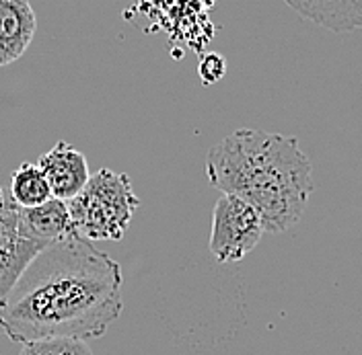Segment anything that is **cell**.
Segmentation results:
<instances>
[{
  "label": "cell",
  "instance_id": "1",
  "mask_svg": "<svg viewBox=\"0 0 362 355\" xmlns=\"http://www.w3.org/2000/svg\"><path fill=\"white\" fill-rule=\"evenodd\" d=\"M122 267L76 234L44 246L0 304V331L15 343L97 339L124 311Z\"/></svg>",
  "mask_w": 362,
  "mask_h": 355
},
{
  "label": "cell",
  "instance_id": "2",
  "mask_svg": "<svg viewBox=\"0 0 362 355\" xmlns=\"http://www.w3.org/2000/svg\"><path fill=\"white\" fill-rule=\"evenodd\" d=\"M206 177L223 193L251 203L264 232H286L313 193V164L293 136L241 128L206 156Z\"/></svg>",
  "mask_w": 362,
  "mask_h": 355
},
{
  "label": "cell",
  "instance_id": "3",
  "mask_svg": "<svg viewBox=\"0 0 362 355\" xmlns=\"http://www.w3.org/2000/svg\"><path fill=\"white\" fill-rule=\"evenodd\" d=\"M66 205L76 236L115 243L126 236L140 200L126 173L99 169Z\"/></svg>",
  "mask_w": 362,
  "mask_h": 355
},
{
  "label": "cell",
  "instance_id": "4",
  "mask_svg": "<svg viewBox=\"0 0 362 355\" xmlns=\"http://www.w3.org/2000/svg\"><path fill=\"white\" fill-rule=\"evenodd\" d=\"M264 234L262 218L257 210L245 200L223 193L212 214L210 253L218 263L243 261L259 244Z\"/></svg>",
  "mask_w": 362,
  "mask_h": 355
},
{
  "label": "cell",
  "instance_id": "5",
  "mask_svg": "<svg viewBox=\"0 0 362 355\" xmlns=\"http://www.w3.org/2000/svg\"><path fill=\"white\" fill-rule=\"evenodd\" d=\"M37 167L42 169L52 198L56 200L70 201L76 198L90 179L89 162L85 155L64 140H60L40 156Z\"/></svg>",
  "mask_w": 362,
  "mask_h": 355
},
{
  "label": "cell",
  "instance_id": "6",
  "mask_svg": "<svg viewBox=\"0 0 362 355\" xmlns=\"http://www.w3.org/2000/svg\"><path fill=\"white\" fill-rule=\"evenodd\" d=\"M37 19L27 0H0V66L17 62L33 42Z\"/></svg>",
  "mask_w": 362,
  "mask_h": 355
},
{
  "label": "cell",
  "instance_id": "7",
  "mask_svg": "<svg viewBox=\"0 0 362 355\" xmlns=\"http://www.w3.org/2000/svg\"><path fill=\"white\" fill-rule=\"evenodd\" d=\"M19 234L33 243L49 244L74 234L66 201L49 198L37 207H19Z\"/></svg>",
  "mask_w": 362,
  "mask_h": 355
},
{
  "label": "cell",
  "instance_id": "8",
  "mask_svg": "<svg viewBox=\"0 0 362 355\" xmlns=\"http://www.w3.org/2000/svg\"><path fill=\"white\" fill-rule=\"evenodd\" d=\"M298 17L332 33L362 29V0H284Z\"/></svg>",
  "mask_w": 362,
  "mask_h": 355
},
{
  "label": "cell",
  "instance_id": "9",
  "mask_svg": "<svg viewBox=\"0 0 362 355\" xmlns=\"http://www.w3.org/2000/svg\"><path fill=\"white\" fill-rule=\"evenodd\" d=\"M11 198L19 207H37L52 198L44 173L33 162H23L11 177Z\"/></svg>",
  "mask_w": 362,
  "mask_h": 355
},
{
  "label": "cell",
  "instance_id": "10",
  "mask_svg": "<svg viewBox=\"0 0 362 355\" xmlns=\"http://www.w3.org/2000/svg\"><path fill=\"white\" fill-rule=\"evenodd\" d=\"M47 244L27 241L19 234V205L13 201L11 193L0 187V251L40 253Z\"/></svg>",
  "mask_w": 362,
  "mask_h": 355
},
{
  "label": "cell",
  "instance_id": "11",
  "mask_svg": "<svg viewBox=\"0 0 362 355\" xmlns=\"http://www.w3.org/2000/svg\"><path fill=\"white\" fill-rule=\"evenodd\" d=\"M19 355H93L90 354L87 341L81 339H37V341H27L21 343V354Z\"/></svg>",
  "mask_w": 362,
  "mask_h": 355
},
{
  "label": "cell",
  "instance_id": "12",
  "mask_svg": "<svg viewBox=\"0 0 362 355\" xmlns=\"http://www.w3.org/2000/svg\"><path fill=\"white\" fill-rule=\"evenodd\" d=\"M37 253L21 251V253H11V251H0V304L6 300L13 286L21 277L25 267L35 257Z\"/></svg>",
  "mask_w": 362,
  "mask_h": 355
},
{
  "label": "cell",
  "instance_id": "13",
  "mask_svg": "<svg viewBox=\"0 0 362 355\" xmlns=\"http://www.w3.org/2000/svg\"><path fill=\"white\" fill-rule=\"evenodd\" d=\"M200 78H202L206 85H212V83H218L226 72V62L221 54H208L204 56V60L200 62Z\"/></svg>",
  "mask_w": 362,
  "mask_h": 355
}]
</instances>
